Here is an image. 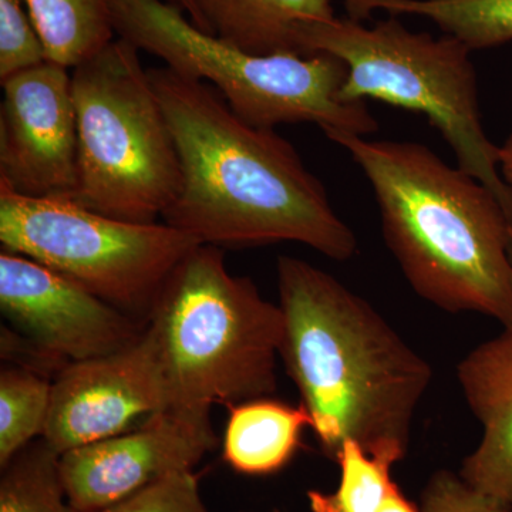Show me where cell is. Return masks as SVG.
<instances>
[{
	"label": "cell",
	"instance_id": "4",
	"mask_svg": "<svg viewBox=\"0 0 512 512\" xmlns=\"http://www.w3.org/2000/svg\"><path fill=\"white\" fill-rule=\"evenodd\" d=\"M147 318L170 409L210 413L214 404L231 407L275 392L284 315L251 279L228 271L221 248L192 249Z\"/></svg>",
	"mask_w": 512,
	"mask_h": 512
},
{
	"label": "cell",
	"instance_id": "26",
	"mask_svg": "<svg viewBox=\"0 0 512 512\" xmlns=\"http://www.w3.org/2000/svg\"><path fill=\"white\" fill-rule=\"evenodd\" d=\"M165 2L171 3L175 8L183 10V12H187L191 22H194L195 10L191 0H165Z\"/></svg>",
	"mask_w": 512,
	"mask_h": 512
},
{
	"label": "cell",
	"instance_id": "9",
	"mask_svg": "<svg viewBox=\"0 0 512 512\" xmlns=\"http://www.w3.org/2000/svg\"><path fill=\"white\" fill-rule=\"evenodd\" d=\"M0 309L49 363L113 355L144 329L121 309L28 256L2 249Z\"/></svg>",
	"mask_w": 512,
	"mask_h": 512
},
{
	"label": "cell",
	"instance_id": "8",
	"mask_svg": "<svg viewBox=\"0 0 512 512\" xmlns=\"http://www.w3.org/2000/svg\"><path fill=\"white\" fill-rule=\"evenodd\" d=\"M0 242L121 311L148 313L175 266L202 245L171 225L117 220L64 198L0 185Z\"/></svg>",
	"mask_w": 512,
	"mask_h": 512
},
{
	"label": "cell",
	"instance_id": "24",
	"mask_svg": "<svg viewBox=\"0 0 512 512\" xmlns=\"http://www.w3.org/2000/svg\"><path fill=\"white\" fill-rule=\"evenodd\" d=\"M379 512H423L421 508L414 505L412 501L407 500L406 497L402 494V491L399 490V487L393 491L392 495L387 498L386 503H384L382 510Z\"/></svg>",
	"mask_w": 512,
	"mask_h": 512
},
{
	"label": "cell",
	"instance_id": "15",
	"mask_svg": "<svg viewBox=\"0 0 512 512\" xmlns=\"http://www.w3.org/2000/svg\"><path fill=\"white\" fill-rule=\"evenodd\" d=\"M311 429L309 414L269 397L229 407L224 434V460L247 476H269L291 463L301 447L303 431Z\"/></svg>",
	"mask_w": 512,
	"mask_h": 512
},
{
	"label": "cell",
	"instance_id": "12",
	"mask_svg": "<svg viewBox=\"0 0 512 512\" xmlns=\"http://www.w3.org/2000/svg\"><path fill=\"white\" fill-rule=\"evenodd\" d=\"M217 444L210 413L167 409L137 430L62 454L60 477L74 508L100 512L148 485L194 470Z\"/></svg>",
	"mask_w": 512,
	"mask_h": 512
},
{
	"label": "cell",
	"instance_id": "7",
	"mask_svg": "<svg viewBox=\"0 0 512 512\" xmlns=\"http://www.w3.org/2000/svg\"><path fill=\"white\" fill-rule=\"evenodd\" d=\"M305 50L329 53L346 64L343 100H379L426 116L454 151L458 168L493 191L512 214L500 147L485 133L471 50L460 40L412 32L396 16L372 28L335 18L308 33Z\"/></svg>",
	"mask_w": 512,
	"mask_h": 512
},
{
	"label": "cell",
	"instance_id": "17",
	"mask_svg": "<svg viewBox=\"0 0 512 512\" xmlns=\"http://www.w3.org/2000/svg\"><path fill=\"white\" fill-rule=\"evenodd\" d=\"M47 60L76 67L114 40L111 0H23Z\"/></svg>",
	"mask_w": 512,
	"mask_h": 512
},
{
	"label": "cell",
	"instance_id": "21",
	"mask_svg": "<svg viewBox=\"0 0 512 512\" xmlns=\"http://www.w3.org/2000/svg\"><path fill=\"white\" fill-rule=\"evenodd\" d=\"M23 0H0V82L47 60L45 45Z\"/></svg>",
	"mask_w": 512,
	"mask_h": 512
},
{
	"label": "cell",
	"instance_id": "14",
	"mask_svg": "<svg viewBox=\"0 0 512 512\" xmlns=\"http://www.w3.org/2000/svg\"><path fill=\"white\" fill-rule=\"evenodd\" d=\"M194 25L251 53L306 55L315 26L336 18L332 0H191Z\"/></svg>",
	"mask_w": 512,
	"mask_h": 512
},
{
	"label": "cell",
	"instance_id": "25",
	"mask_svg": "<svg viewBox=\"0 0 512 512\" xmlns=\"http://www.w3.org/2000/svg\"><path fill=\"white\" fill-rule=\"evenodd\" d=\"M498 158H500V171L501 175H503V180L512 191V134L505 140L503 146L500 147Z\"/></svg>",
	"mask_w": 512,
	"mask_h": 512
},
{
	"label": "cell",
	"instance_id": "16",
	"mask_svg": "<svg viewBox=\"0 0 512 512\" xmlns=\"http://www.w3.org/2000/svg\"><path fill=\"white\" fill-rule=\"evenodd\" d=\"M350 19L369 18L375 10L392 16H421L468 49L512 42V0H342Z\"/></svg>",
	"mask_w": 512,
	"mask_h": 512
},
{
	"label": "cell",
	"instance_id": "5",
	"mask_svg": "<svg viewBox=\"0 0 512 512\" xmlns=\"http://www.w3.org/2000/svg\"><path fill=\"white\" fill-rule=\"evenodd\" d=\"M114 28L168 69L208 80L237 116L255 127L312 123L326 137L376 133L365 101L340 97L348 67L329 53L251 55L198 29L183 10L163 0H111Z\"/></svg>",
	"mask_w": 512,
	"mask_h": 512
},
{
	"label": "cell",
	"instance_id": "2",
	"mask_svg": "<svg viewBox=\"0 0 512 512\" xmlns=\"http://www.w3.org/2000/svg\"><path fill=\"white\" fill-rule=\"evenodd\" d=\"M284 315L279 357L298 387L323 454L343 444L403 460L433 370L379 312L328 272L276 262Z\"/></svg>",
	"mask_w": 512,
	"mask_h": 512
},
{
	"label": "cell",
	"instance_id": "3",
	"mask_svg": "<svg viewBox=\"0 0 512 512\" xmlns=\"http://www.w3.org/2000/svg\"><path fill=\"white\" fill-rule=\"evenodd\" d=\"M372 185L387 247L414 292L512 328L510 211L423 144L333 134Z\"/></svg>",
	"mask_w": 512,
	"mask_h": 512
},
{
	"label": "cell",
	"instance_id": "27",
	"mask_svg": "<svg viewBox=\"0 0 512 512\" xmlns=\"http://www.w3.org/2000/svg\"><path fill=\"white\" fill-rule=\"evenodd\" d=\"M508 254H510V262L512 268V214L510 217V244H508Z\"/></svg>",
	"mask_w": 512,
	"mask_h": 512
},
{
	"label": "cell",
	"instance_id": "23",
	"mask_svg": "<svg viewBox=\"0 0 512 512\" xmlns=\"http://www.w3.org/2000/svg\"><path fill=\"white\" fill-rule=\"evenodd\" d=\"M423 512H512V505L471 487L460 474L434 473L421 493Z\"/></svg>",
	"mask_w": 512,
	"mask_h": 512
},
{
	"label": "cell",
	"instance_id": "18",
	"mask_svg": "<svg viewBox=\"0 0 512 512\" xmlns=\"http://www.w3.org/2000/svg\"><path fill=\"white\" fill-rule=\"evenodd\" d=\"M59 463L45 439L19 451L2 467L0 512H82L67 498Z\"/></svg>",
	"mask_w": 512,
	"mask_h": 512
},
{
	"label": "cell",
	"instance_id": "1",
	"mask_svg": "<svg viewBox=\"0 0 512 512\" xmlns=\"http://www.w3.org/2000/svg\"><path fill=\"white\" fill-rule=\"evenodd\" d=\"M148 76L183 174L165 224L218 248L286 241L338 262L356 254V235L289 141L242 120L201 80L168 67L150 69Z\"/></svg>",
	"mask_w": 512,
	"mask_h": 512
},
{
	"label": "cell",
	"instance_id": "6",
	"mask_svg": "<svg viewBox=\"0 0 512 512\" xmlns=\"http://www.w3.org/2000/svg\"><path fill=\"white\" fill-rule=\"evenodd\" d=\"M138 52L119 37L73 69L79 180L70 201L117 220L156 224L177 200L183 174Z\"/></svg>",
	"mask_w": 512,
	"mask_h": 512
},
{
	"label": "cell",
	"instance_id": "11",
	"mask_svg": "<svg viewBox=\"0 0 512 512\" xmlns=\"http://www.w3.org/2000/svg\"><path fill=\"white\" fill-rule=\"evenodd\" d=\"M2 87L0 185L26 197L70 200L79 180V138L67 67L46 60Z\"/></svg>",
	"mask_w": 512,
	"mask_h": 512
},
{
	"label": "cell",
	"instance_id": "20",
	"mask_svg": "<svg viewBox=\"0 0 512 512\" xmlns=\"http://www.w3.org/2000/svg\"><path fill=\"white\" fill-rule=\"evenodd\" d=\"M336 463L340 484L333 493L309 491L312 512H379L396 490L392 468L399 463L392 456L369 454L355 441H346Z\"/></svg>",
	"mask_w": 512,
	"mask_h": 512
},
{
	"label": "cell",
	"instance_id": "28",
	"mask_svg": "<svg viewBox=\"0 0 512 512\" xmlns=\"http://www.w3.org/2000/svg\"><path fill=\"white\" fill-rule=\"evenodd\" d=\"M271 512H279L278 510H274V511H271Z\"/></svg>",
	"mask_w": 512,
	"mask_h": 512
},
{
	"label": "cell",
	"instance_id": "22",
	"mask_svg": "<svg viewBox=\"0 0 512 512\" xmlns=\"http://www.w3.org/2000/svg\"><path fill=\"white\" fill-rule=\"evenodd\" d=\"M100 512H210L192 471L173 474Z\"/></svg>",
	"mask_w": 512,
	"mask_h": 512
},
{
	"label": "cell",
	"instance_id": "13",
	"mask_svg": "<svg viewBox=\"0 0 512 512\" xmlns=\"http://www.w3.org/2000/svg\"><path fill=\"white\" fill-rule=\"evenodd\" d=\"M457 379L483 429L476 450L461 464L460 476L512 505V328L471 350L458 363Z\"/></svg>",
	"mask_w": 512,
	"mask_h": 512
},
{
	"label": "cell",
	"instance_id": "10",
	"mask_svg": "<svg viewBox=\"0 0 512 512\" xmlns=\"http://www.w3.org/2000/svg\"><path fill=\"white\" fill-rule=\"evenodd\" d=\"M170 409L160 352L144 326L113 355L69 363L52 382L46 440L56 453L110 439Z\"/></svg>",
	"mask_w": 512,
	"mask_h": 512
},
{
	"label": "cell",
	"instance_id": "19",
	"mask_svg": "<svg viewBox=\"0 0 512 512\" xmlns=\"http://www.w3.org/2000/svg\"><path fill=\"white\" fill-rule=\"evenodd\" d=\"M52 383L30 367L0 372V468L45 433Z\"/></svg>",
	"mask_w": 512,
	"mask_h": 512
}]
</instances>
